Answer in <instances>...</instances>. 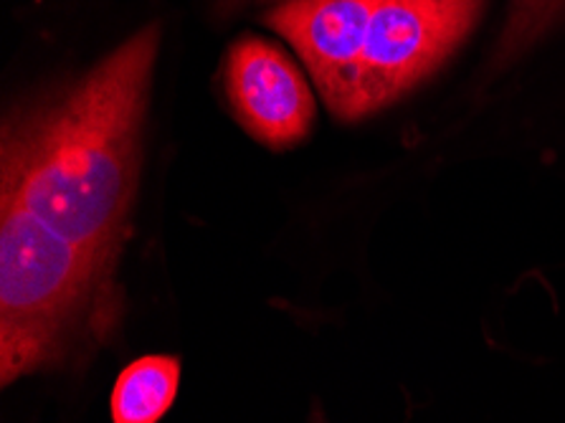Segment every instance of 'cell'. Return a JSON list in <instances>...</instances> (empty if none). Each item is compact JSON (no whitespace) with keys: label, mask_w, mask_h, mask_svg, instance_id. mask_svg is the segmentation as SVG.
Returning <instances> with one entry per match:
<instances>
[{"label":"cell","mask_w":565,"mask_h":423,"mask_svg":"<svg viewBox=\"0 0 565 423\" xmlns=\"http://www.w3.org/2000/svg\"><path fill=\"white\" fill-rule=\"evenodd\" d=\"M115 272L0 198V383L11 385L113 338Z\"/></svg>","instance_id":"3"},{"label":"cell","mask_w":565,"mask_h":423,"mask_svg":"<svg viewBox=\"0 0 565 423\" xmlns=\"http://www.w3.org/2000/svg\"><path fill=\"white\" fill-rule=\"evenodd\" d=\"M158 49L160 25H145L89 72L3 119L0 198L21 203L109 272L140 180Z\"/></svg>","instance_id":"1"},{"label":"cell","mask_w":565,"mask_h":423,"mask_svg":"<svg viewBox=\"0 0 565 423\" xmlns=\"http://www.w3.org/2000/svg\"><path fill=\"white\" fill-rule=\"evenodd\" d=\"M312 423H328V421H324V416H322V411L317 409V405H315V413H312Z\"/></svg>","instance_id":"7"},{"label":"cell","mask_w":565,"mask_h":423,"mask_svg":"<svg viewBox=\"0 0 565 423\" xmlns=\"http://www.w3.org/2000/svg\"><path fill=\"white\" fill-rule=\"evenodd\" d=\"M224 8L246 3V0H221ZM565 19V0H510V15L504 23V36L500 41V59L522 54L543 39L555 23Z\"/></svg>","instance_id":"6"},{"label":"cell","mask_w":565,"mask_h":423,"mask_svg":"<svg viewBox=\"0 0 565 423\" xmlns=\"http://www.w3.org/2000/svg\"><path fill=\"white\" fill-rule=\"evenodd\" d=\"M224 86L238 125L267 148H295L310 135L317 112L310 82L277 43L254 33L231 43Z\"/></svg>","instance_id":"4"},{"label":"cell","mask_w":565,"mask_h":423,"mask_svg":"<svg viewBox=\"0 0 565 423\" xmlns=\"http://www.w3.org/2000/svg\"><path fill=\"white\" fill-rule=\"evenodd\" d=\"M484 0H277L264 23L297 51L324 107L355 123L431 76Z\"/></svg>","instance_id":"2"},{"label":"cell","mask_w":565,"mask_h":423,"mask_svg":"<svg viewBox=\"0 0 565 423\" xmlns=\"http://www.w3.org/2000/svg\"><path fill=\"white\" fill-rule=\"evenodd\" d=\"M183 362L168 352L135 358L119 370L109 393L113 423H160L173 411L181 391Z\"/></svg>","instance_id":"5"}]
</instances>
